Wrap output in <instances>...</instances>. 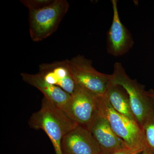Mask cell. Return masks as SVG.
<instances>
[{
    "mask_svg": "<svg viewBox=\"0 0 154 154\" xmlns=\"http://www.w3.org/2000/svg\"><path fill=\"white\" fill-rule=\"evenodd\" d=\"M29 126L42 130L47 135L55 154H63L62 141L64 136L77 125L63 110L43 97L39 110L33 113L29 119Z\"/></svg>",
    "mask_w": 154,
    "mask_h": 154,
    "instance_id": "cell-1",
    "label": "cell"
},
{
    "mask_svg": "<svg viewBox=\"0 0 154 154\" xmlns=\"http://www.w3.org/2000/svg\"><path fill=\"white\" fill-rule=\"evenodd\" d=\"M97 110L108 120L114 132L128 147L139 153L147 149L144 135L137 122L116 111L105 96L98 97Z\"/></svg>",
    "mask_w": 154,
    "mask_h": 154,
    "instance_id": "cell-2",
    "label": "cell"
},
{
    "mask_svg": "<svg viewBox=\"0 0 154 154\" xmlns=\"http://www.w3.org/2000/svg\"><path fill=\"white\" fill-rule=\"evenodd\" d=\"M69 6L66 0H54L44 8L29 11V32L32 40L42 41L55 32Z\"/></svg>",
    "mask_w": 154,
    "mask_h": 154,
    "instance_id": "cell-3",
    "label": "cell"
},
{
    "mask_svg": "<svg viewBox=\"0 0 154 154\" xmlns=\"http://www.w3.org/2000/svg\"><path fill=\"white\" fill-rule=\"evenodd\" d=\"M72 75L77 86L94 95L105 96L112 82V75L97 71L92 61L84 56L78 55L68 60Z\"/></svg>",
    "mask_w": 154,
    "mask_h": 154,
    "instance_id": "cell-4",
    "label": "cell"
},
{
    "mask_svg": "<svg viewBox=\"0 0 154 154\" xmlns=\"http://www.w3.org/2000/svg\"><path fill=\"white\" fill-rule=\"evenodd\" d=\"M112 82L124 88L137 121L141 125L144 120L154 109V106L145 90V87L127 74L122 64L116 62L113 66Z\"/></svg>",
    "mask_w": 154,
    "mask_h": 154,
    "instance_id": "cell-5",
    "label": "cell"
},
{
    "mask_svg": "<svg viewBox=\"0 0 154 154\" xmlns=\"http://www.w3.org/2000/svg\"><path fill=\"white\" fill-rule=\"evenodd\" d=\"M98 97L77 86L63 110L77 124L89 127L97 113Z\"/></svg>",
    "mask_w": 154,
    "mask_h": 154,
    "instance_id": "cell-6",
    "label": "cell"
},
{
    "mask_svg": "<svg viewBox=\"0 0 154 154\" xmlns=\"http://www.w3.org/2000/svg\"><path fill=\"white\" fill-rule=\"evenodd\" d=\"M113 17L112 24L107 33V53L115 57L127 53L134 45L132 34L122 22L118 9V1L112 0Z\"/></svg>",
    "mask_w": 154,
    "mask_h": 154,
    "instance_id": "cell-7",
    "label": "cell"
},
{
    "mask_svg": "<svg viewBox=\"0 0 154 154\" xmlns=\"http://www.w3.org/2000/svg\"><path fill=\"white\" fill-rule=\"evenodd\" d=\"M63 154H103L88 128L77 124L64 137Z\"/></svg>",
    "mask_w": 154,
    "mask_h": 154,
    "instance_id": "cell-8",
    "label": "cell"
},
{
    "mask_svg": "<svg viewBox=\"0 0 154 154\" xmlns=\"http://www.w3.org/2000/svg\"><path fill=\"white\" fill-rule=\"evenodd\" d=\"M88 129L99 145L103 154L128 147L114 132L108 120L97 111Z\"/></svg>",
    "mask_w": 154,
    "mask_h": 154,
    "instance_id": "cell-9",
    "label": "cell"
},
{
    "mask_svg": "<svg viewBox=\"0 0 154 154\" xmlns=\"http://www.w3.org/2000/svg\"><path fill=\"white\" fill-rule=\"evenodd\" d=\"M38 73L47 82L59 87L70 95L77 89L68 60L41 63L39 66Z\"/></svg>",
    "mask_w": 154,
    "mask_h": 154,
    "instance_id": "cell-10",
    "label": "cell"
},
{
    "mask_svg": "<svg viewBox=\"0 0 154 154\" xmlns=\"http://www.w3.org/2000/svg\"><path fill=\"white\" fill-rule=\"evenodd\" d=\"M21 75L24 82L37 88L44 95V97L63 110L70 99V94L59 87L47 82L38 73L35 74L22 73Z\"/></svg>",
    "mask_w": 154,
    "mask_h": 154,
    "instance_id": "cell-11",
    "label": "cell"
},
{
    "mask_svg": "<svg viewBox=\"0 0 154 154\" xmlns=\"http://www.w3.org/2000/svg\"><path fill=\"white\" fill-rule=\"evenodd\" d=\"M105 96L116 111L130 119L137 121L131 108L129 96L123 87L112 82Z\"/></svg>",
    "mask_w": 154,
    "mask_h": 154,
    "instance_id": "cell-12",
    "label": "cell"
},
{
    "mask_svg": "<svg viewBox=\"0 0 154 154\" xmlns=\"http://www.w3.org/2000/svg\"><path fill=\"white\" fill-rule=\"evenodd\" d=\"M140 127L145 138L147 149L154 154V109L146 117Z\"/></svg>",
    "mask_w": 154,
    "mask_h": 154,
    "instance_id": "cell-13",
    "label": "cell"
},
{
    "mask_svg": "<svg viewBox=\"0 0 154 154\" xmlns=\"http://www.w3.org/2000/svg\"><path fill=\"white\" fill-rule=\"evenodd\" d=\"M54 0H22L21 2L29 11L37 10L51 5Z\"/></svg>",
    "mask_w": 154,
    "mask_h": 154,
    "instance_id": "cell-14",
    "label": "cell"
},
{
    "mask_svg": "<svg viewBox=\"0 0 154 154\" xmlns=\"http://www.w3.org/2000/svg\"><path fill=\"white\" fill-rule=\"evenodd\" d=\"M139 153L133 150L129 147L125 148L118 150L116 151L112 152L110 153L107 154H139Z\"/></svg>",
    "mask_w": 154,
    "mask_h": 154,
    "instance_id": "cell-15",
    "label": "cell"
},
{
    "mask_svg": "<svg viewBox=\"0 0 154 154\" xmlns=\"http://www.w3.org/2000/svg\"><path fill=\"white\" fill-rule=\"evenodd\" d=\"M147 94L154 106V91L152 89L147 91Z\"/></svg>",
    "mask_w": 154,
    "mask_h": 154,
    "instance_id": "cell-16",
    "label": "cell"
},
{
    "mask_svg": "<svg viewBox=\"0 0 154 154\" xmlns=\"http://www.w3.org/2000/svg\"><path fill=\"white\" fill-rule=\"evenodd\" d=\"M142 153L143 154H153L150 151L147 149H146L144 150Z\"/></svg>",
    "mask_w": 154,
    "mask_h": 154,
    "instance_id": "cell-17",
    "label": "cell"
}]
</instances>
